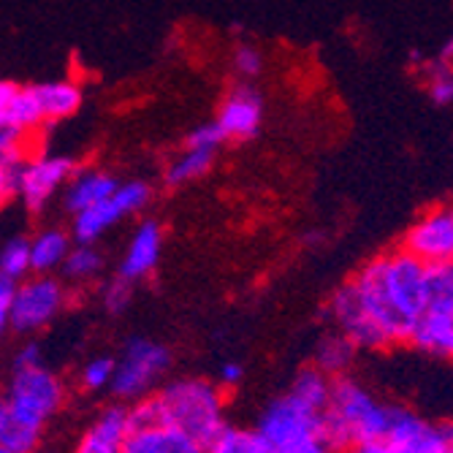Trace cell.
Listing matches in <instances>:
<instances>
[{"label": "cell", "mask_w": 453, "mask_h": 453, "mask_svg": "<svg viewBox=\"0 0 453 453\" xmlns=\"http://www.w3.org/2000/svg\"><path fill=\"white\" fill-rule=\"evenodd\" d=\"M131 296H134V282L126 280V277H114V280H106L104 288H101V299H104V310L109 312H126V307L131 304Z\"/></svg>", "instance_id": "obj_29"}, {"label": "cell", "mask_w": 453, "mask_h": 453, "mask_svg": "<svg viewBox=\"0 0 453 453\" xmlns=\"http://www.w3.org/2000/svg\"><path fill=\"white\" fill-rule=\"evenodd\" d=\"M117 190H119V182L111 174L98 172V169H76V174L65 185L63 203L71 215H79L85 210L98 207L101 201L111 198Z\"/></svg>", "instance_id": "obj_19"}, {"label": "cell", "mask_w": 453, "mask_h": 453, "mask_svg": "<svg viewBox=\"0 0 453 453\" xmlns=\"http://www.w3.org/2000/svg\"><path fill=\"white\" fill-rule=\"evenodd\" d=\"M332 391H334V378H328L315 364H307L296 372L291 391L288 394H294L299 402H304L312 410H320L323 413V410L328 407V399H332Z\"/></svg>", "instance_id": "obj_23"}, {"label": "cell", "mask_w": 453, "mask_h": 453, "mask_svg": "<svg viewBox=\"0 0 453 453\" xmlns=\"http://www.w3.org/2000/svg\"><path fill=\"white\" fill-rule=\"evenodd\" d=\"M126 453H207V445L174 426L152 424V426H134L126 442Z\"/></svg>", "instance_id": "obj_18"}, {"label": "cell", "mask_w": 453, "mask_h": 453, "mask_svg": "<svg viewBox=\"0 0 453 453\" xmlns=\"http://www.w3.org/2000/svg\"><path fill=\"white\" fill-rule=\"evenodd\" d=\"M402 250L416 256L426 266L453 264V203H442L424 212L402 239Z\"/></svg>", "instance_id": "obj_9"}, {"label": "cell", "mask_w": 453, "mask_h": 453, "mask_svg": "<svg viewBox=\"0 0 453 453\" xmlns=\"http://www.w3.org/2000/svg\"><path fill=\"white\" fill-rule=\"evenodd\" d=\"M410 345H416L424 353L453 361V299L429 304V310L416 326Z\"/></svg>", "instance_id": "obj_17"}, {"label": "cell", "mask_w": 453, "mask_h": 453, "mask_svg": "<svg viewBox=\"0 0 453 453\" xmlns=\"http://www.w3.org/2000/svg\"><path fill=\"white\" fill-rule=\"evenodd\" d=\"M160 250H163V228L157 220H144L139 223V228L134 231L126 253H122L119 269L117 274L126 277L131 282H139L144 277H150L160 261Z\"/></svg>", "instance_id": "obj_16"}, {"label": "cell", "mask_w": 453, "mask_h": 453, "mask_svg": "<svg viewBox=\"0 0 453 453\" xmlns=\"http://www.w3.org/2000/svg\"><path fill=\"white\" fill-rule=\"evenodd\" d=\"M261 119H264V101H261V96L253 88L239 85V88H234L223 98L215 122L223 128L226 139L247 142V139H253L261 131Z\"/></svg>", "instance_id": "obj_14"}, {"label": "cell", "mask_w": 453, "mask_h": 453, "mask_svg": "<svg viewBox=\"0 0 453 453\" xmlns=\"http://www.w3.org/2000/svg\"><path fill=\"white\" fill-rule=\"evenodd\" d=\"M114 358L109 356H96L85 361V366L79 369V383L85 391H111L114 383Z\"/></svg>", "instance_id": "obj_28"}, {"label": "cell", "mask_w": 453, "mask_h": 453, "mask_svg": "<svg viewBox=\"0 0 453 453\" xmlns=\"http://www.w3.org/2000/svg\"><path fill=\"white\" fill-rule=\"evenodd\" d=\"M134 426L166 424L210 445L226 424V394L207 378H177L131 407Z\"/></svg>", "instance_id": "obj_3"}, {"label": "cell", "mask_w": 453, "mask_h": 453, "mask_svg": "<svg viewBox=\"0 0 453 453\" xmlns=\"http://www.w3.org/2000/svg\"><path fill=\"white\" fill-rule=\"evenodd\" d=\"M68 304V282L52 274H30L17 285V296L4 328L14 334H38L65 310Z\"/></svg>", "instance_id": "obj_6"}, {"label": "cell", "mask_w": 453, "mask_h": 453, "mask_svg": "<svg viewBox=\"0 0 453 453\" xmlns=\"http://www.w3.org/2000/svg\"><path fill=\"white\" fill-rule=\"evenodd\" d=\"M348 453H407L402 445L391 442V440H378V442H366V445H356Z\"/></svg>", "instance_id": "obj_38"}, {"label": "cell", "mask_w": 453, "mask_h": 453, "mask_svg": "<svg viewBox=\"0 0 453 453\" xmlns=\"http://www.w3.org/2000/svg\"><path fill=\"white\" fill-rule=\"evenodd\" d=\"M350 285L388 348L413 340L418 320L432 304L429 266L402 247L366 261Z\"/></svg>", "instance_id": "obj_1"}, {"label": "cell", "mask_w": 453, "mask_h": 453, "mask_svg": "<svg viewBox=\"0 0 453 453\" xmlns=\"http://www.w3.org/2000/svg\"><path fill=\"white\" fill-rule=\"evenodd\" d=\"M234 68L242 76H258L261 73V52L250 44H239L234 52Z\"/></svg>", "instance_id": "obj_33"}, {"label": "cell", "mask_w": 453, "mask_h": 453, "mask_svg": "<svg viewBox=\"0 0 453 453\" xmlns=\"http://www.w3.org/2000/svg\"><path fill=\"white\" fill-rule=\"evenodd\" d=\"M44 364V353H41L38 342H25L12 361V369H30V366H41Z\"/></svg>", "instance_id": "obj_34"}, {"label": "cell", "mask_w": 453, "mask_h": 453, "mask_svg": "<svg viewBox=\"0 0 453 453\" xmlns=\"http://www.w3.org/2000/svg\"><path fill=\"white\" fill-rule=\"evenodd\" d=\"M150 198H152V188L147 182H142V180L122 182L119 190L111 198L101 201L98 207H93V210L73 215V223H71L73 242L76 244H96L122 218L142 212L150 203Z\"/></svg>", "instance_id": "obj_8"}, {"label": "cell", "mask_w": 453, "mask_h": 453, "mask_svg": "<svg viewBox=\"0 0 453 453\" xmlns=\"http://www.w3.org/2000/svg\"><path fill=\"white\" fill-rule=\"evenodd\" d=\"M44 122L47 117H44V106H41L35 85L19 88L12 79H6L4 85H0V126L14 128L19 134H30L44 126Z\"/></svg>", "instance_id": "obj_15"}, {"label": "cell", "mask_w": 453, "mask_h": 453, "mask_svg": "<svg viewBox=\"0 0 453 453\" xmlns=\"http://www.w3.org/2000/svg\"><path fill=\"white\" fill-rule=\"evenodd\" d=\"M0 453H12V450H4V448H0Z\"/></svg>", "instance_id": "obj_41"}, {"label": "cell", "mask_w": 453, "mask_h": 453, "mask_svg": "<svg viewBox=\"0 0 453 453\" xmlns=\"http://www.w3.org/2000/svg\"><path fill=\"white\" fill-rule=\"evenodd\" d=\"M17 285L14 280L9 277H0V323L6 326L9 320V312H12V304H14V296H17Z\"/></svg>", "instance_id": "obj_35"}, {"label": "cell", "mask_w": 453, "mask_h": 453, "mask_svg": "<svg viewBox=\"0 0 453 453\" xmlns=\"http://www.w3.org/2000/svg\"><path fill=\"white\" fill-rule=\"evenodd\" d=\"M242 375H244L242 364H236V361H226V364L220 366L218 380H220V386H223V388H234V386H239V383H242Z\"/></svg>", "instance_id": "obj_37"}, {"label": "cell", "mask_w": 453, "mask_h": 453, "mask_svg": "<svg viewBox=\"0 0 453 453\" xmlns=\"http://www.w3.org/2000/svg\"><path fill=\"white\" fill-rule=\"evenodd\" d=\"M33 274V250L30 239L12 236L4 250H0V277H9L14 282H22Z\"/></svg>", "instance_id": "obj_27"}, {"label": "cell", "mask_w": 453, "mask_h": 453, "mask_svg": "<svg viewBox=\"0 0 453 453\" xmlns=\"http://www.w3.org/2000/svg\"><path fill=\"white\" fill-rule=\"evenodd\" d=\"M104 269V256L96 250V244H73L71 256L63 264V277L68 285H88Z\"/></svg>", "instance_id": "obj_26"}, {"label": "cell", "mask_w": 453, "mask_h": 453, "mask_svg": "<svg viewBox=\"0 0 453 453\" xmlns=\"http://www.w3.org/2000/svg\"><path fill=\"white\" fill-rule=\"evenodd\" d=\"M328 315H332L337 332H342L348 340H353L358 350H383V348H388L386 340L380 337V332L375 328V323L369 320L366 312L361 310L350 280L345 285H340L337 291L332 294V299H328Z\"/></svg>", "instance_id": "obj_12"}, {"label": "cell", "mask_w": 453, "mask_h": 453, "mask_svg": "<svg viewBox=\"0 0 453 453\" xmlns=\"http://www.w3.org/2000/svg\"><path fill=\"white\" fill-rule=\"evenodd\" d=\"M429 294H432V302L453 299V264L429 266Z\"/></svg>", "instance_id": "obj_32"}, {"label": "cell", "mask_w": 453, "mask_h": 453, "mask_svg": "<svg viewBox=\"0 0 453 453\" xmlns=\"http://www.w3.org/2000/svg\"><path fill=\"white\" fill-rule=\"evenodd\" d=\"M429 98L437 104V106H445L453 101V68L442 60H437L432 65V73H429Z\"/></svg>", "instance_id": "obj_30"}, {"label": "cell", "mask_w": 453, "mask_h": 453, "mask_svg": "<svg viewBox=\"0 0 453 453\" xmlns=\"http://www.w3.org/2000/svg\"><path fill=\"white\" fill-rule=\"evenodd\" d=\"M65 402V383L47 364L12 369L0 404V448L12 453H35L47 424Z\"/></svg>", "instance_id": "obj_2"}, {"label": "cell", "mask_w": 453, "mask_h": 453, "mask_svg": "<svg viewBox=\"0 0 453 453\" xmlns=\"http://www.w3.org/2000/svg\"><path fill=\"white\" fill-rule=\"evenodd\" d=\"M215 155L218 152H207V150H182L172 163L166 174H163V180H166V185L177 188V185H188L198 177H203L215 163Z\"/></svg>", "instance_id": "obj_25"}, {"label": "cell", "mask_w": 453, "mask_h": 453, "mask_svg": "<svg viewBox=\"0 0 453 453\" xmlns=\"http://www.w3.org/2000/svg\"><path fill=\"white\" fill-rule=\"evenodd\" d=\"M76 174L73 160L65 155H41L25 163L22 182H19V201L30 212H41L55 198V193L71 182Z\"/></svg>", "instance_id": "obj_10"}, {"label": "cell", "mask_w": 453, "mask_h": 453, "mask_svg": "<svg viewBox=\"0 0 453 453\" xmlns=\"http://www.w3.org/2000/svg\"><path fill=\"white\" fill-rule=\"evenodd\" d=\"M356 353H358V348H356L353 340H348L342 332H328V334H323L318 340L312 364L318 369H323L328 378L337 380V378H345L350 372Z\"/></svg>", "instance_id": "obj_21"}, {"label": "cell", "mask_w": 453, "mask_h": 453, "mask_svg": "<svg viewBox=\"0 0 453 453\" xmlns=\"http://www.w3.org/2000/svg\"><path fill=\"white\" fill-rule=\"evenodd\" d=\"M394 424V407L380 402L361 380L345 375L334 380L332 399L323 410L326 442L348 453L356 445L386 440Z\"/></svg>", "instance_id": "obj_4"}, {"label": "cell", "mask_w": 453, "mask_h": 453, "mask_svg": "<svg viewBox=\"0 0 453 453\" xmlns=\"http://www.w3.org/2000/svg\"><path fill=\"white\" fill-rule=\"evenodd\" d=\"M41 106H44V117L47 122H60L71 114H76V109L81 106V90L73 85V81H44V85H35Z\"/></svg>", "instance_id": "obj_22"}, {"label": "cell", "mask_w": 453, "mask_h": 453, "mask_svg": "<svg viewBox=\"0 0 453 453\" xmlns=\"http://www.w3.org/2000/svg\"><path fill=\"white\" fill-rule=\"evenodd\" d=\"M226 142V134L218 122H201L198 128H193L185 136V150H207V152H218L220 144Z\"/></svg>", "instance_id": "obj_31"}, {"label": "cell", "mask_w": 453, "mask_h": 453, "mask_svg": "<svg viewBox=\"0 0 453 453\" xmlns=\"http://www.w3.org/2000/svg\"><path fill=\"white\" fill-rule=\"evenodd\" d=\"M410 60H413V63H421V52L413 50V52H410Z\"/></svg>", "instance_id": "obj_40"}, {"label": "cell", "mask_w": 453, "mask_h": 453, "mask_svg": "<svg viewBox=\"0 0 453 453\" xmlns=\"http://www.w3.org/2000/svg\"><path fill=\"white\" fill-rule=\"evenodd\" d=\"M256 429L264 434V440L277 450L299 445L312 437H323V413L312 410L310 404L299 402L294 394L277 396L266 404Z\"/></svg>", "instance_id": "obj_7"}, {"label": "cell", "mask_w": 453, "mask_h": 453, "mask_svg": "<svg viewBox=\"0 0 453 453\" xmlns=\"http://www.w3.org/2000/svg\"><path fill=\"white\" fill-rule=\"evenodd\" d=\"M73 234H65L63 228H44L30 239L33 250V274H52L55 269H63L65 258L73 250Z\"/></svg>", "instance_id": "obj_20"}, {"label": "cell", "mask_w": 453, "mask_h": 453, "mask_svg": "<svg viewBox=\"0 0 453 453\" xmlns=\"http://www.w3.org/2000/svg\"><path fill=\"white\" fill-rule=\"evenodd\" d=\"M440 60L448 63V65L453 63V33H450V38L445 41V47H442V52H440Z\"/></svg>", "instance_id": "obj_39"}, {"label": "cell", "mask_w": 453, "mask_h": 453, "mask_svg": "<svg viewBox=\"0 0 453 453\" xmlns=\"http://www.w3.org/2000/svg\"><path fill=\"white\" fill-rule=\"evenodd\" d=\"M114 364L111 394L122 402H142L155 394V383L166 375L172 353L155 340L134 337L122 345Z\"/></svg>", "instance_id": "obj_5"}, {"label": "cell", "mask_w": 453, "mask_h": 453, "mask_svg": "<svg viewBox=\"0 0 453 453\" xmlns=\"http://www.w3.org/2000/svg\"><path fill=\"white\" fill-rule=\"evenodd\" d=\"M407 453H453V421L432 424L413 410L394 407V424L388 437Z\"/></svg>", "instance_id": "obj_11"}, {"label": "cell", "mask_w": 453, "mask_h": 453, "mask_svg": "<svg viewBox=\"0 0 453 453\" xmlns=\"http://www.w3.org/2000/svg\"><path fill=\"white\" fill-rule=\"evenodd\" d=\"M134 432L131 407L111 404L93 418V424L81 432L73 453H126V442Z\"/></svg>", "instance_id": "obj_13"}, {"label": "cell", "mask_w": 453, "mask_h": 453, "mask_svg": "<svg viewBox=\"0 0 453 453\" xmlns=\"http://www.w3.org/2000/svg\"><path fill=\"white\" fill-rule=\"evenodd\" d=\"M207 453H274V448L264 440V434L258 429L226 426L207 445Z\"/></svg>", "instance_id": "obj_24"}, {"label": "cell", "mask_w": 453, "mask_h": 453, "mask_svg": "<svg viewBox=\"0 0 453 453\" xmlns=\"http://www.w3.org/2000/svg\"><path fill=\"white\" fill-rule=\"evenodd\" d=\"M277 453H340L337 448H332L326 442V437H312V440H304L299 445H291V448H282Z\"/></svg>", "instance_id": "obj_36"}]
</instances>
